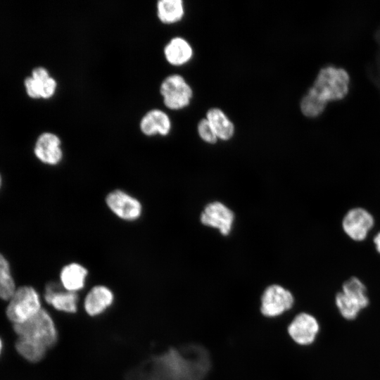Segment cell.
<instances>
[{"label":"cell","mask_w":380,"mask_h":380,"mask_svg":"<svg viewBox=\"0 0 380 380\" xmlns=\"http://www.w3.org/2000/svg\"><path fill=\"white\" fill-rule=\"evenodd\" d=\"M350 77L343 68L329 65L322 68L310 89L323 102L343 99L349 90Z\"/></svg>","instance_id":"obj_1"},{"label":"cell","mask_w":380,"mask_h":380,"mask_svg":"<svg viewBox=\"0 0 380 380\" xmlns=\"http://www.w3.org/2000/svg\"><path fill=\"white\" fill-rule=\"evenodd\" d=\"M13 327L18 337L40 342L48 349L52 348L58 341V332L54 322L44 308L28 320L13 324Z\"/></svg>","instance_id":"obj_2"},{"label":"cell","mask_w":380,"mask_h":380,"mask_svg":"<svg viewBox=\"0 0 380 380\" xmlns=\"http://www.w3.org/2000/svg\"><path fill=\"white\" fill-rule=\"evenodd\" d=\"M8 301L6 315L13 324L28 320L42 308L39 293L28 285L18 287Z\"/></svg>","instance_id":"obj_3"},{"label":"cell","mask_w":380,"mask_h":380,"mask_svg":"<svg viewBox=\"0 0 380 380\" xmlns=\"http://www.w3.org/2000/svg\"><path fill=\"white\" fill-rule=\"evenodd\" d=\"M160 93L165 106L171 110L186 107L193 96L190 85L182 76L177 74L169 75L163 80Z\"/></svg>","instance_id":"obj_4"},{"label":"cell","mask_w":380,"mask_h":380,"mask_svg":"<svg viewBox=\"0 0 380 380\" xmlns=\"http://www.w3.org/2000/svg\"><path fill=\"white\" fill-rule=\"evenodd\" d=\"M108 208L120 220L133 222L139 220L143 213V205L135 196L122 189L110 191L105 198Z\"/></svg>","instance_id":"obj_5"},{"label":"cell","mask_w":380,"mask_h":380,"mask_svg":"<svg viewBox=\"0 0 380 380\" xmlns=\"http://www.w3.org/2000/svg\"><path fill=\"white\" fill-rule=\"evenodd\" d=\"M345 234L355 241H362L374 226L373 215L363 208L349 210L342 220Z\"/></svg>","instance_id":"obj_6"},{"label":"cell","mask_w":380,"mask_h":380,"mask_svg":"<svg viewBox=\"0 0 380 380\" xmlns=\"http://www.w3.org/2000/svg\"><path fill=\"white\" fill-rule=\"evenodd\" d=\"M294 303L292 293L279 285H271L261 297L260 311L267 317H275L291 309Z\"/></svg>","instance_id":"obj_7"},{"label":"cell","mask_w":380,"mask_h":380,"mask_svg":"<svg viewBox=\"0 0 380 380\" xmlns=\"http://www.w3.org/2000/svg\"><path fill=\"white\" fill-rule=\"evenodd\" d=\"M290 337L301 346L312 344L319 331L317 319L307 312H300L295 316L287 328Z\"/></svg>","instance_id":"obj_8"},{"label":"cell","mask_w":380,"mask_h":380,"mask_svg":"<svg viewBox=\"0 0 380 380\" xmlns=\"http://www.w3.org/2000/svg\"><path fill=\"white\" fill-rule=\"evenodd\" d=\"M33 151L41 163L50 166L58 165L63 158L61 140L52 132L41 134L35 142Z\"/></svg>","instance_id":"obj_9"},{"label":"cell","mask_w":380,"mask_h":380,"mask_svg":"<svg viewBox=\"0 0 380 380\" xmlns=\"http://www.w3.org/2000/svg\"><path fill=\"white\" fill-rule=\"evenodd\" d=\"M44 298L56 310L66 313H75L77 310V293L65 290L61 284L49 283L45 287Z\"/></svg>","instance_id":"obj_10"},{"label":"cell","mask_w":380,"mask_h":380,"mask_svg":"<svg viewBox=\"0 0 380 380\" xmlns=\"http://www.w3.org/2000/svg\"><path fill=\"white\" fill-rule=\"evenodd\" d=\"M201 220L203 224L218 228L222 234L227 235L231 230L234 214L224 205L215 202L205 207Z\"/></svg>","instance_id":"obj_11"},{"label":"cell","mask_w":380,"mask_h":380,"mask_svg":"<svg viewBox=\"0 0 380 380\" xmlns=\"http://www.w3.org/2000/svg\"><path fill=\"white\" fill-rule=\"evenodd\" d=\"M114 300V294L110 288L104 285H96L87 293L84 308L90 316L103 313Z\"/></svg>","instance_id":"obj_12"},{"label":"cell","mask_w":380,"mask_h":380,"mask_svg":"<svg viewBox=\"0 0 380 380\" xmlns=\"http://www.w3.org/2000/svg\"><path fill=\"white\" fill-rule=\"evenodd\" d=\"M172 127L169 116L160 109L148 111L141 119L139 128L146 136L167 135Z\"/></svg>","instance_id":"obj_13"},{"label":"cell","mask_w":380,"mask_h":380,"mask_svg":"<svg viewBox=\"0 0 380 380\" xmlns=\"http://www.w3.org/2000/svg\"><path fill=\"white\" fill-rule=\"evenodd\" d=\"M87 277L88 270L76 262L65 265L59 273L62 287L68 291L75 293L84 288Z\"/></svg>","instance_id":"obj_14"},{"label":"cell","mask_w":380,"mask_h":380,"mask_svg":"<svg viewBox=\"0 0 380 380\" xmlns=\"http://www.w3.org/2000/svg\"><path fill=\"white\" fill-rule=\"evenodd\" d=\"M166 61L175 66H181L188 63L193 56V49L189 43L182 37H176L170 40L163 50Z\"/></svg>","instance_id":"obj_15"},{"label":"cell","mask_w":380,"mask_h":380,"mask_svg":"<svg viewBox=\"0 0 380 380\" xmlns=\"http://www.w3.org/2000/svg\"><path fill=\"white\" fill-rule=\"evenodd\" d=\"M209 122L217 139H229L234 133V126L224 113L217 108H210L206 114Z\"/></svg>","instance_id":"obj_16"},{"label":"cell","mask_w":380,"mask_h":380,"mask_svg":"<svg viewBox=\"0 0 380 380\" xmlns=\"http://www.w3.org/2000/svg\"><path fill=\"white\" fill-rule=\"evenodd\" d=\"M15 348L20 356L32 363L41 361L48 350L47 347L40 342L22 337L18 338Z\"/></svg>","instance_id":"obj_17"},{"label":"cell","mask_w":380,"mask_h":380,"mask_svg":"<svg viewBox=\"0 0 380 380\" xmlns=\"http://www.w3.org/2000/svg\"><path fill=\"white\" fill-rule=\"evenodd\" d=\"M157 15L165 24H172L182 20L184 14L182 0H160L156 5Z\"/></svg>","instance_id":"obj_18"},{"label":"cell","mask_w":380,"mask_h":380,"mask_svg":"<svg viewBox=\"0 0 380 380\" xmlns=\"http://www.w3.org/2000/svg\"><path fill=\"white\" fill-rule=\"evenodd\" d=\"M335 305L341 315L346 320H353L365 308L357 300L347 296L342 291L335 296Z\"/></svg>","instance_id":"obj_19"},{"label":"cell","mask_w":380,"mask_h":380,"mask_svg":"<svg viewBox=\"0 0 380 380\" xmlns=\"http://www.w3.org/2000/svg\"><path fill=\"white\" fill-rule=\"evenodd\" d=\"M16 289L11 264L8 259L0 253V298L8 301Z\"/></svg>","instance_id":"obj_20"},{"label":"cell","mask_w":380,"mask_h":380,"mask_svg":"<svg viewBox=\"0 0 380 380\" xmlns=\"http://www.w3.org/2000/svg\"><path fill=\"white\" fill-rule=\"evenodd\" d=\"M50 77L49 71L45 68H35L32 72V76L25 80L27 95L32 99L42 98L43 88Z\"/></svg>","instance_id":"obj_21"},{"label":"cell","mask_w":380,"mask_h":380,"mask_svg":"<svg viewBox=\"0 0 380 380\" xmlns=\"http://www.w3.org/2000/svg\"><path fill=\"white\" fill-rule=\"evenodd\" d=\"M341 291L357 299L365 305V308L369 304L367 287L365 284L356 277H351L344 281Z\"/></svg>","instance_id":"obj_22"},{"label":"cell","mask_w":380,"mask_h":380,"mask_svg":"<svg viewBox=\"0 0 380 380\" xmlns=\"http://www.w3.org/2000/svg\"><path fill=\"white\" fill-rule=\"evenodd\" d=\"M327 103L323 102L312 91L308 90L300 101V110L304 115L315 118L323 113Z\"/></svg>","instance_id":"obj_23"},{"label":"cell","mask_w":380,"mask_h":380,"mask_svg":"<svg viewBox=\"0 0 380 380\" xmlns=\"http://www.w3.org/2000/svg\"><path fill=\"white\" fill-rule=\"evenodd\" d=\"M198 132L200 137L209 144L215 143L217 137L206 118L202 119L198 124Z\"/></svg>","instance_id":"obj_24"},{"label":"cell","mask_w":380,"mask_h":380,"mask_svg":"<svg viewBox=\"0 0 380 380\" xmlns=\"http://www.w3.org/2000/svg\"><path fill=\"white\" fill-rule=\"evenodd\" d=\"M373 242L376 251L380 254V232L375 235Z\"/></svg>","instance_id":"obj_25"},{"label":"cell","mask_w":380,"mask_h":380,"mask_svg":"<svg viewBox=\"0 0 380 380\" xmlns=\"http://www.w3.org/2000/svg\"><path fill=\"white\" fill-rule=\"evenodd\" d=\"M2 348H3V342H2L1 338H0V354L1 353Z\"/></svg>","instance_id":"obj_26"},{"label":"cell","mask_w":380,"mask_h":380,"mask_svg":"<svg viewBox=\"0 0 380 380\" xmlns=\"http://www.w3.org/2000/svg\"><path fill=\"white\" fill-rule=\"evenodd\" d=\"M1 185H2V177H1V175L0 174V188L1 187Z\"/></svg>","instance_id":"obj_27"}]
</instances>
